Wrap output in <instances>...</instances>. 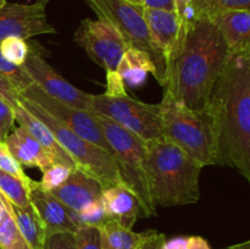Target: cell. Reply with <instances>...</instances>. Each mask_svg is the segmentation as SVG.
Masks as SVG:
<instances>
[{
    "label": "cell",
    "mask_w": 250,
    "mask_h": 249,
    "mask_svg": "<svg viewBox=\"0 0 250 249\" xmlns=\"http://www.w3.org/2000/svg\"><path fill=\"white\" fill-rule=\"evenodd\" d=\"M217 165L237 168L250 181V50L231 54L207 103Z\"/></svg>",
    "instance_id": "1"
},
{
    "label": "cell",
    "mask_w": 250,
    "mask_h": 249,
    "mask_svg": "<svg viewBox=\"0 0 250 249\" xmlns=\"http://www.w3.org/2000/svg\"><path fill=\"white\" fill-rule=\"evenodd\" d=\"M229 56L216 23L199 17L190 24L180 53L168 65L164 89L190 109L203 110Z\"/></svg>",
    "instance_id": "2"
},
{
    "label": "cell",
    "mask_w": 250,
    "mask_h": 249,
    "mask_svg": "<svg viewBox=\"0 0 250 249\" xmlns=\"http://www.w3.org/2000/svg\"><path fill=\"white\" fill-rule=\"evenodd\" d=\"M203 166L165 138L146 142V171L155 205L175 207L197 203Z\"/></svg>",
    "instance_id": "3"
},
{
    "label": "cell",
    "mask_w": 250,
    "mask_h": 249,
    "mask_svg": "<svg viewBox=\"0 0 250 249\" xmlns=\"http://www.w3.org/2000/svg\"><path fill=\"white\" fill-rule=\"evenodd\" d=\"M160 105L164 138L170 141L204 167L217 165L216 145L207 110H193L164 89Z\"/></svg>",
    "instance_id": "4"
},
{
    "label": "cell",
    "mask_w": 250,
    "mask_h": 249,
    "mask_svg": "<svg viewBox=\"0 0 250 249\" xmlns=\"http://www.w3.org/2000/svg\"><path fill=\"white\" fill-rule=\"evenodd\" d=\"M99 124L110 148L122 185L132 190L139 199L142 216L155 215L146 171V142L137 134L117 124L109 117L92 112Z\"/></svg>",
    "instance_id": "5"
},
{
    "label": "cell",
    "mask_w": 250,
    "mask_h": 249,
    "mask_svg": "<svg viewBox=\"0 0 250 249\" xmlns=\"http://www.w3.org/2000/svg\"><path fill=\"white\" fill-rule=\"evenodd\" d=\"M19 102L24 109L28 110L50 129L61 148L73 160L76 168H80L83 172L94 177L104 189L112 186L122 185L111 154L62 126L36 103L23 99L20 95Z\"/></svg>",
    "instance_id": "6"
},
{
    "label": "cell",
    "mask_w": 250,
    "mask_h": 249,
    "mask_svg": "<svg viewBox=\"0 0 250 249\" xmlns=\"http://www.w3.org/2000/svg\"><path fill=\"white\" fill-rule=\"evenodd\" d=\"M95 12L98 20L107 22L121 33L128 48L146 51L155 66V76L161 85H165L167 77V63L158 50L149 33L143 17V7L132 5L125 0H85Z\"/></svg>",
    "instance_id": "7"
},
{
    "label": "cell",
    "mask_w": 250,
    "mask_h": 249,
    "mask_svg": "<svg viewBox=\"0 0 250 249\" xmlns=\"http://www.w3.org/2000/svg\"><path fill=\"white\" fill-rule=\"evenodd\" d=\"M92 112L109 117L146 142L164 138L159 104H146L128 94H99L93 97Z\"/></svg>",
    "instance_id": "8"
},
{
    "label": "cell",
    "mask_w": 250,
    "mask_h": 249,
    "mask_svg": "<svg viewBox=\"0 0 250 249\" xmlns=\"http://www.w3.org/2000/svg\"><path fill=\"white\" fill-rule=\"evenodd\" d=\"M73 41L106 72L117 70L122 55L128 49L121 33L102 20H82Z\"/></svg>",
    "instance_id": "9"
},
{
    "label": "cell",
    "mask_w": 250,
    "mask_h": 249,
    "mask_svg": "<svg viewBox=\"0 0 250 249\" xmlns=\"http://www.w3.org/2000/svg\"><path fill=\"white\" fill-rule=\"evenodd\" d=\"M19 95L23 99L36 103L42 109L45 110L53 119L60 122L62 126L67 127L68 129L75 132L80 137L87 139L90 143L100 146L109 154H111V148H110L99 124L94 119L92 112L84 111V110L77 109V107L65 104V103L59 102V100L51 98L50 95L45 94L36 84L29 85Z\"/></svg>",
    "instance_id": "10"
},
{
    "label": "cell",
    "mask_w": 250,
    "mask_h": 249,
    "mask_svg": "<svg viewBox=\"0 0 250 249\" xmlns=\"http://www.w3.org/2000/svg\"><path fill=\"white\" fill-rule=\"evenodd\" d=\"M21 67L26 71L33 84L45 94L73 107L92 112L94 95L83 92L67 82L44 60L36 48L29 46L28 56Z\"/></svg>",
    "instance_id": "11"
},
{
    "label": "cell",
    "mask_w": 250,
    "mask_h": 249,
    "mask_svg": "<svg viewBox=\"0 0 250 249\" xmlns=\"http://www.w3.org/2000/svg\"><path fill=\"white\" fill-rule=\"evenodd\" d=\"M56 33L48 22L45 7L34 4H10L0 9V42L9 37L28 39L41 34Z\"/></svg>",
    "instance_id": "12"
},
{
    "label": "cell",
    "mask_w": 250,
    "mask_h": 249,
    "mask_svg": "<svg viewBox=\"0 0 250 249\" xmlns=\"http://www.w3.org/2000/svg\"><path fill=\"white\" fill-rule=\"evenodd\" d=\"M143 17L151 39L165 58L168 68L171 61L180 53L186 37L181 29L177 14L167 10L143 7Z\"/></svg>",
    "instance_id": "13"
},
{
    "label": "cell",
    "mask_w": 250,
    "mask_h": 249,
    "mask_svg": "<svg viewBox=\"0 0 250 249\" xmlns=\"http://www.w3.org/2000/svg\"><path fill=\"white\" fill-rule=\"evenodd\" d=\"M28 198L43 222L46 236L58 232L76 233L78 226L73 219V210L68 209L49 192L42 189L37 181H32L29 185Z\"/></svg>",
    "instance_id": "14"
},
{
    "label": "cell",
    "mask_w": 250,
    "mask_h": 249,
    "mask_svg": "<svg viewBox=\"0 0 250 249\" xmlns=\"http://www.w3.org/2000/svg\"><path fill=\"white\" fill-rule=\"evenodd\" d=\"M103 190V186L94 177L80 168H73L67 180L49 193L68 209L80 212L92 203L100 200Z\"/></svg>",
    "instance_id": "15"
},
{
    "label": "cell",
    "mask_w": 250,
    "mask_h": 249,
    "mask_svg": "<svg viewBox=\"0 0 250 249\" xmlns=\"http://www.w3.org/2000/svg\"><path fill=\"white\" fill-rule=\"evenodd\" d=\"M100 202L107 217L127 228H132L137 219L142 216L139 199L124 185L105 188L100 197Z\"/></svg>",
    "instance_id": "16"
},
{
    "label": "cell",
    "mask_w": 250,
    "mask_h": 249,
    "mask_svg": "<svg viewBox=\"0 0 250 249\" xmlns=\"http://www.w3.org/2000/svg\"><path fill=\"white\" fill-rule=\"evenodd\" d=\"M4 143L17 163L24 167H37L43 172L56 163L55 159L21 126L15 128Z\"/></svg>",
    "instance_id": "17"
},
{
    "label": "cell",
    "mask_w": 250,
    "mask_h": 249,
    "mask_svg": "<svg viewBox=\"0 0 250 249\" xmlns=\"http://www.w3.org/2000/svg\"><path fill=\"white\" fill-rule=\"evenodd\" d=\"M229 53L250 50V10H229L212 17Z\"/></svg>",
    "instance_id": "18"
},
{
    "label": "cell",
    "mask_w": 250,
    "mask_h": 249,
    "mask_svg": "<svg viewBox=\"0 0 250 249\" xmlns=\"http://www.w3.org/2000/svg\"><path fill=\"white\" fill-rule=\"evenodd\" d=\"M15 121L19 122V124L28 131V133L55 159L56 163H61L63 165H67L70 167L76 168L75 163L72 159L68 156V154L61 148L59 142L51 133L50 129L37 117H34L28 110L24 109L21 104L15 107Z\"/></svg>",
    "instance_id": "19"
},
{
    "label": "cell",
    "mask_w": 250,
    "mask_h": 249,
    "mask_svg": "<svg viewBox=\"0 0 250 249\" xmlns=\"http://www.w3.org/2000/svg\"><path fill=\"white\" fill-rule=\"evenodd\" d=\"M116 72L125 85L139 88L146 82L149 73L155 76V66L148 53L136 48H128L122 55Z\"/></svg>",
    "instance_id": "20"
},
{
    "label": "cell",
    "mask_w": 250,
    "mask_h": 249,
    "mask_svg": "<svg viewBox=\"0 0 250 249\" xmlns=\"http://www.w3.org/2000/svg\"><path fill=\"white\" fill-rule=\"evenodd\" d=\"M10 214L32 249H43L46 232L41 217L29 203L27 207H15L9 202Z\"/></svg>",
    "instance_id": "21"
},
{
    "label": "cell",
    "mask_w": 250,
    "mask_h": 249,
    "mask_svg": "<svg viewBox=\"0 0 250 249\" xmlns=\"http://www.w3.org/2000/svg\"><path fill=\"white\" fill-rule=\"evenodd\" d=\"M102 249H139L146 238V232L138 233L114 220L99 227Z\"/></svg>",
    "instance_id": "22"
},
{
    "label": "cell",
    "mask_w": 250,
    "mask_h": 249,
    "mask_svg": "<svg viewBox=\"0 0 250 249\" xmlns=\"http://www.w3.org/2000/svg\"><path fill=\"white\" fill-rule=\"evenodd\" d=\"M32 181L23 182L20 178L0 170V193L15 207H27L29 204L28 189Z\"/></svg>",
    "instance_id": "23"
},
{
    "label": "cell",
    "mask_w": 250,
    "mask_h": 249,
    "mask_svg": "<svg viewBox=\"0 0 250 249\" xmlns=\"http://www.w3.org/2000/svg\"><path fill=\"white\" fill-rule=\"evenodd\" d=\"M192 7L198 19H212L229 10H250V0H193Z\"/></svg>",
    "instance_id": "24"
},
{
    "label": "cell",
    "mask_w": 250,
    "mask_h": 249,
    "mask_svg": "<svg viewBox=\"0 0 250 249\" xmlns=\"http://www.w3.org/2000/svg\"><path fill=\"white\" fill-rule=\"evenodd\" d=\"M6 205V214L0 220V249H32L10 214L9 200Z\"/></svg>",
    "instance_id": "25"
},
{
    "label": "cell",
    "mask_w": 250,
    "mask_h": 249,
    "mask_svg": "<svg viewBox=\"0 0 250 249\" xmlns=\"http://www.w3.org/2000/svg\"><path fill=\"white\" fill-rule=\"evenodd\" d=\"M0 76L5 81H7L19 94L23 92L26 88H28L29 85L33 84L26 71L21 66L14 65L9 60H6L1 55V53H0Z\"/></svg>",
    "instance_id": "26"
},
{
    "label": "cell",
    "mask_w": 250,
    "mask_h": 249,
    "mask_svg": "<svg viewBox=\"0 0 250 249\" xmlns=\"http://www.w3.org/2000/svg\"><path fill=\"white\" fill-rule=\"evenodd\" d=\"M0 53L14 65L22 66L29 53V45L26 39L20 37H9L0 42Z\"/></svg>",
    "instance_id": "27"
},
{
    "label": "cell",
    "mask_w": 250,
    "mask_h": 249,
    "mask_svg": "<svg viewBox=\"0 0 250 249\" xmlns=\"http://www.w3.org/2000/svg\"><path fill=\"white\" fill-rule=\"evenodd\" d=\"M73 219L78 227L89 226V227H102L105 222L109 221V217L105 214V210L100 200L92 203L85 207L82 211H73Z\"/></svg>",
    "instance_id": "28"
},
{
    "label": "cell",
    "mask_w": 250,
    "mask_h": 249,
    "mask_svg": "<svg viewBox=\"0 0 250 249\" xmlns=\"http://www.w3.org/2000/svg\"><path fill=\"white\" fill-rule=\"evenodd\" d=\"M73 168L67 165H63L61 163H55L43 171L42 175V180L39 181L38 185L45 192H51L55 188L60 187L63 182L68 178L71 175Z\"/></svg>",
    "instance_id": "29"
},
{
    "label": "cell",
    "mask_w": 250,
    "mask_h": 249,
    "mask_svg": "<svg viewBox=\"0 0 250 249\" xmlns=\"http://www.w3.org/2000/svg\"><path fill=\"white\" fill-rule=\"evenodd\" d=\"M0 170L20 178L23 182H31L32 181V178H29L24 173L23 168L17 163L16 159L11 155L4 142H0Z\"/></svg>",
    "instance_id": "30"
},
{
    "label": "cell",
    "mask_w": 250,
    "mask_h": 249,
    "mask_svg": "<svg viewBox=\"0 0 250 249\" xmlns=\"http://www.w3.org/2000/svg\"><path fill=\"white\" fill-rule=\"evenodd\" d=\"M75 234L77 249H102L100 248L99 228L97 227H78Z\"/></svg>",
    "instance_id": "31"
},
{
    "label": "cell",
    "mask_w": 250,
    "mask_h": 249,
    "mask_svg": "<svg viewBox=\"0 0 250 249\" xmlns=\"http://www.w3.org/2000/svg\"><path fill=\"white\" fill-rule=\"evenodd\" d=\"M43 249H77L76 234L71 232H58L45 237Z\"/></svg>",
    "instance_id": "32"
},
{
    "label": "cell",
    "mask_w": 250,
    "mask_h": 249,
    "mask_svg": "<svg viewBox=\"0 0 250 249\" xmlns=\"http://www.w3.org/2000/svg\"><path fill=\"white\" fill-rule=\"evenodd\" d=\"M15 124V107L0 98V142H5Z\"/></svg>",
    "instance_id": "33"
},
{
    "label": "cell",
    "mask_w": 250,
    "mask_h": 249,
    "mask_svg": "<svg viewBox=\"0 0 250 249\" xmlns=\"http://www.w3.org/2000/svg\"><path fill=\"white\" fill-rule=\"evenodd\" d=\"M106 95H125L127 94L126 85L124 81L120 77L119 73L115 72H106V92L104 93Z\"/></svg>",
    "instance_id": "34"
},
{
    "label": "cell",
    "mask_w": 250,
    "mask_h": 249,
    "mask_svg": "<svg viewBox=\"0 0 250 249\" xmlns=\"http://www.w3.org/2000/svg\"><path fill=\"white\" fill-rule=\"evenodd\" d=\"M0 98L9 103L12 107H16L19 105V93L1 76H0Z\"/></svg>",
    "instance_id": "35"
},
{
    "label": "cell",
    "mask_w": 250,
    "mask_h": 249,
    "mask_svg": "<svg viewBox=\"0 0 250 249\" xmlns=\"http://www.w3.org/2000/svg\"><path fill=\"white\" fill-rule=\"evenodd\" d=\"M165 241L166 238L163 233H158L156 231H148L146 241L142 244V249H161Z\"/></svg>",
    "instance_id": "36"
},
{
    "label": "cell",
    "mask_w": 250,
    "mask_h": 249,
    "mask_svg": "<svg viewBox=\"0 0 250 249\" xmlns=\"http://www.w3.org/2000/svg\"><path fill=\"white\" fill-rule=\"evenodd\" d=\"M144 7L175 11V0H146Z\"/></svg>",
    "instance_id": "37"
},
{
    "label": "cell",
    "mask_w": 250,
    "mask_h": 249,
    "mask_svg": "<svg viewBox=\"0 0 250 249\" xmlns=\"http://www.w3.org/2000/svg\"><path fill=\"white\" fill-rule=\"evenodd\" d=\"M161 249H188V237H175L165 241Z\"/></svg>",
    "instance_id": "38"
},
{
    "label": "cell",
    "mask_w": 250,
    "mask_h": 249,
    "mask_svg": "<svg viewBox=\"0 0 250 249\" xmlns=\"http://www.w3.org/2000/svg\"><path fill=\"white\" fill-rule=\"evenodd\" d=\"M188 249H211L207 239L199 236L188 237Z\"/></svg>",
    "instance_id": "39"
},
{
    "label": "cell",
    "mask_w": 250,
    "mask_h": 249,
    "mask_svg": "<svg viewBox=\"0 0 250 249\" xmlns=\"http://www.w3.org/2000/svg\"><path fill=\"white\" fill-rule=\"evenodd\" d=\"M125 1L129 2L132 5H137V6H144V1L146 0H125Z\"/></svg>",
    "instance_id": "40"
},
{
    "label": "cell",
    "mask_w": 250,
    "mask_h": 249,
    "mask_svg": "<svg viewBox=\"0 0 250 249\" xmlns=\"http://www.w3.org/2000/svg\"><path fill=\"white\" fill-rule=\"evenodd\" d=\"M49 1H50V0H37L36 2H38L39 5H42V6L45 7V6H46V4H48Z\"/></svg>",
    "instance_id": "41"
},
{
    "label": "cell",
    "mask_w": 250,
    "mask_h": 249,
    "mask_svg": "<svg viewBox=\"0 0 250 249\" xmlns=\"http://www.w3.org/2000/svg\"><path fill=\"white\" fill-rule=\"evenodd\" d=\"M7 4V1L6 0H0V9H1L2 6H5V5Z\"/></svg>",
    "instance_id": "42"
},
{
    "label": "cell",
    "mask_w": 250,
    "mask_h": 249,
    "mask_svg": "<svg viewBox=\"0 0 250 249\" xmlns=\"http://www.w3.org/2000/svg\"><path fill=\"white\" fill-rule=\"evenodd\" d=\"M2 199H4V197H2V194H1V193H0V203L2 202Z\"/></svg>",
    "instance_id": "43"
},
{
    "label": "cell",
    "mask_w": 250,
    "mask_h": 249,
    "mask_svg": "<svg viewBox=\"0 0 250 249\" xmlns=\"http://www.w3.org/2000/svg\"><path fill=\"white\" fill-rule=\"evenodd\" d=\"M139 249H142V246H141V248H139Z\"/></svg>",
    "instance_id": "44"
}]
</instances>
